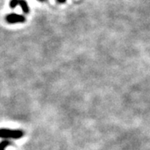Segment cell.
Returning a JSON list of instances; mask_svg holds the SVG:
<instances>
[{"label":"cell","mask_w":150,"mask_h":150,"mask_svg":"<svg viewBox=\"0 0 150 150\" xmlns=\"http://www.w3.org/2000/svg\"><path fill=\"white\" fill-rule=\"evenodd\" d=\"M24 132L21 129H0V138L1 139H19L23 137Z\"/></svg>","instance_id":"obj_1"},{"label":"cell","mask_w":150,"mask_h":150,"mask_svg":"<svg viewBox=\"0 0 150 150\" xmlns=\"http://www.w3.org/2000/svg\"><path fill=\"white\" fill-rule=\"evenodd\" d=\"M11 144H12V143H11L10 141H8V140L7 139L1 141V142H0V150H5L6 148L8 147L9 145H11Z\"/></svg>","instance_id":"obj_4"},{"label":"cell","mask_w":150,"mask_h":150,"mask_svg":"<svg viewBox=\"0 0 150 150\" xmlns=\"http://www.w3.org/2000/svg\"><path fill=\"white\" fill-rule=\"evenodd\" d=\"M6 20L9 23H23L25 21V17L22 15H18L15 13L8 14L6 17Z\"/></svg>","instance_id":"obj_3"},{"label":"cell","mask_w":150,"mask_h":150,"mask_svg":"<svg viewBox=\"0 0 150 150\" xmlns=\"http://www.w3.org/2000/svg\"><path fill=\"white\" fill-rule=\"evenodd\" d=\"M40 1H44V0H40Z\"/></svg>","instance_id":"obj_6"},{"label":"cell","mask_w":150,"mask_h":150,"mask_svg":"<svg viewBox=\"0 0 150 150\" xmlns=\"http://www.w3.org/2000/svg\"><path fill=\"white\" fill-rule=\"evenodd\" d=\"M9 5L11 8H15L16 6H20L25 13H28L29 12L28 6L27 2L25 0H11Z\"/></svg>","instance_id":"obj_2"},{"label":"cell","mask_w":150,"mask_h":150,"mask_svg":"<svg viewBox=\"0 0 150 150\" xmlns=\"http://www.w3.org/2000/svg\"><path fill=\"white\" fill-rule=\"evenodd\" d=\"M58 2H59V3H64V2H65L66 0H57Z\"/></svg>","instance_id":"obj_5"}]
</instances>
